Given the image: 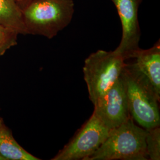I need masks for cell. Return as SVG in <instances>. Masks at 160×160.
Here are the masks:
<instances>
[{
  "label": "cell",
  "mask_w": 160,
  "mask_h": 160,
  "mask_svg": "<svg viewBox=\"0 0 160 160\" xmlns=\"http://www.w3.org/2000/svg\"><path fill=\"white\" fill-rule=\"evenodd\" d=\"M19 5L27 34L49 39L68 25L74 11L73 0H28Z\"/></svg>",
  "instance_id": "cell-1"
},
{
  "label": "cell",
  "mask_w": 160,
  "mask_h": 160,
  "mask_svg": "<svg viewBox=\"0 0 160 160\" xmlns=\"http://www.w3.org/2000/svg\"><path fill=\"white\" fill-rule=\"evenodd\" d=\"M122 73L126 84L129 111L133 119L145 129L160 126V97L148 80L134 63H126Z\"/></svg>",
  "instance_id": "cell-2"
},
{
  "label": "cell",
  "mask_w": 160,
  "mask_h": 160,
  "mask_svg": "<svg viewBox=\"0 0 160 160\" xmlns=\"http://www.w3.org/2000/svg\"><path fill=\"white\" fill-rule=\"evenodd\" d=\"M146 136V129L135 125L131 116L110 131L103 144L87 160H148Z\"/></svg>",
  "instance_id": "cell-3"
},
{
  "label": "cell",
  "mask_w": 160,
  "mask_h": 160,
  "mask_svg": "<svg viewBox=\"0 0 160 160\" xmlns=\"http://www.w3.org/2000/svg\"><path fill=\"white\" fill-rule=\"evenodd\" d=\"M125 64V60L114 51L98 50L86 58L84 78L93 104L118 79Z\"/></svg>",
  "instance_id": "cell-4"
},
{
  "label": "cell",
  "mask_w": 160,
  "mask_h": 160,
  "mask_svg": "<svg viewBox=\"0 0 160 160\" xmlns=\"http://www.w3.org/2000/svg\"><path fill=\"white\" fill-rule=\"evenodd\" d=\"M110 130L92 113L53 160H87L103 144Z\"/></svg>",
  "instance_id": "cell-5"
},
{
  "label": "cell",
  "mask_w": 160,
  "mask_h": 160,
  "mask_svg": "<svg viewBox=\"0 0 160 160\" xmlns=\"http://www.w3.org/2000/svg\"><path fill=\"white\" fill-rule=\"evenodd\" d=\"M94 106L93 113L110 131L120 126L131 116L122 73Z\"/></svg>",
  "instance_id": "cell-6"
},
{
  "label": "cell",
  "mask_w": 160,
  "mask_h": 160,
  "mask_svg": "<svg viewBox=\"0 0 160 160\" xmlns=\"http://www.w3.org/2000/svg\"><path fill=\"white\" fill-rule=\"evenodd\" d=\"M116 7L122 26V37L114 51L126 61L133 59L139 46L141 30L138 18L142 0H111Z\"/></svg>",
  "instance_id": "cell-7"
},
{
  "label": "cell",
  "mask_w": 160,
  "mask_h": 160,
  "mask_svg": "<svg viewBox=\"0 0 160 160\" xmlns=\"http://www.w3.org/2000/svg\"><path fill=\"white\" fill-rule=\"evenodd\" d=\"M133 59L138 70L143 74L160 97V41L148 49H139Z\"/></svg>",
  "instance_id": "cell-8"
},
{
  "label": "cell",
  "mask_w": 160,
  "mask_h": 160,
  "mask_svg": "<svg viewBox=\"0 0 160 160\" xmlns=\"http://www.w3.org/2000/svg\"><path fill=\"white\" fill-rule=\"evenodd\" d=\"M0 25L17 34H27L22 9L17 0H0Z\"/></svg>",
  "instance_id": "cell-9"
},
{
  "label": "cell",
  "mask_w": 160,
  "mask_h": 160,
  "mask_svg": "<svg viewBox=\"0 0 160 160\" xmlns=\"http://www.w3.org/2000/svg\"><path fill=\"white\" fill-rule=\"evenodd\" d=\"M0 155L6 160H40L23 148L2 125L0 126Z\"/></svg>",
  "instance_id": "cell-10"
},
{
  "label": "cell",
  "mask_w": 160,
  "mask_h": 160,
  "mask_svg": "<svg viewBox=\"0 0 160 160\" xmlns=\"http://www.w3.org/2000/svg\"><path fill=\"white\" fill-rule=\"evenodd\" d=\"M146 149L148 159L160 160V126L146 129Z\"/></svg>",
  "instance_id": "cell-11"
},
{
  "label": "cell",
  "mask_w": 160,
  "mask_h": 160,
  "mask_svg": "<svg viewBox=\"0 0 160 160\" xmlns=\"http://www.w3.org/2000/svg\"><path fill=\"white\" fill-rule=\"evenodd\" d=\"M17 34L10 29L0 25V48L4 51L13 44Z\"/></svg>",
  "instance_id": "cell-12"
},
{
  "label": "cell",
  "mask_w": 160,
  "mask_h": 160,
  "mask_svg": "<svg viewBox=\"0 0 160 160\" xmlns=\"http://www.w3.org/2000/svg\"><path fill=\"white\" fill-rule=\"evenodd\" d=\"M17 1H18V4H20V3H22L23 2L26 1H28V0H17Z\"/></svg>",
  "instance_id": "cell-13"
},
{
  "label": "cell",
  "mask_w": 160,
  "mask_h": 160,
  "mask_svg": "<svg viewBox=\"0 0 160 160\" xmlns=\"http://www.w3.org/2000/svg\"><path fill=\"white\" fill-rule=\"evenodd\" d=\"M4 51V50L3 49H2V48H0V53H1V52H2Z\"/></svg>",
  "instance_id": "cell-14"
},
{
  "label": "cell",
  "mask_w": 160,
  "mask_h": 160,
  "mask_svg": "<svg viewBox=\"0 0 160 160\" xmlns=\"http://www.w3.org/2000/svg\"><path fill=\"white\" fill-rule=\"evenodd\" d=\"M5 159L3 158V157H2L1 155H0V160H4Z\"/></svg>",
  "instance_id": "cell-15"
},
{
  "label": "cell",
  "mask_w": 160,
  "mask_h": 160,
  "mask_svg": "<svg viewBox=\"0 0 160 160\" xmlns=\"http://www.w3.org/2000/svg\"><path fill=\"white\" fill-rule=\"evenodd\" d=\"M2 125V123H1V120H0V126Z\"/></svg>",
  "instance_id": "cell-16"
}]
</instances>
